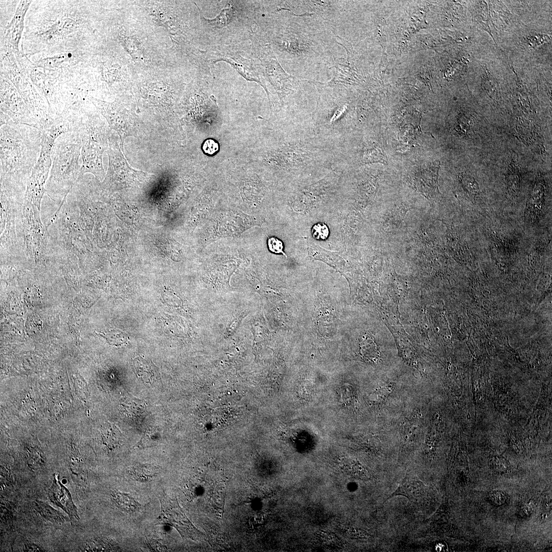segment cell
<instances>
[{
    "label": "cell",
    "mask_w": 552,
    "mask_h": 552,
    "mask_svg": "<svg viewBox=\"0 0 552 552\" xmlns=\"http://www.w3.org/2000/svg\"><path fill=\"white\" fill-rule=\"evenodd\" d=\"M427 487L416 476L407 475L402 480L397 489L388 499L396 495L404 496L410 500H417L424 496Z\"/></svg>",
    "instance_id": "30bf717a"
},
{
    "label": "cell",
    "mask_w": 552,
    "mask_h": 552,
    "mask_svg": "<svg viewBox=\"0 0 552 552\" xmlns=\"http://www.w3.org/2000/svg\"><path fill=\"white\" fill-rule=\"evenodd\" d=\"M505 497L503 492L500 491H493L490 494L491 499L498 504H501L504 502L505 500Z\"/></svg>",
    "instance_id": "484cf974"
},
{
    "label": "cell",
    "mask_w": 552,
    "mask_h": 552,
    "mask_svg": "<svg viewBox=\"0 0 552 552\" xmlns=\"http://www.w3.org/2000/svg\"><path fill=\"white\" fill-rule=\"evenodd\" d=\"M156 470L154 467L149 465L136 466L133 470L134 477L137 479L146 480L155 475Z\"/></svg>",
    "instance_id": "d6986e66"
},
{
    "label": "cell",
    "mask_w": 552,
    "mask_h": 552,
    "mask_svg": "<svg viewBox=\"0 0 552 552\" xmlns=\"http://www.w3.org/2000/svg\"><path fill=\"white\" fill-rule=\"evenodd\" d=\"M109 544L106 543L102 540L93 541L89 542L85 546V551H106L111 549L109 547L110 546H108Z\"/></svg>",
    "instance_id": "603a6c76"
},
{
    "label": "cell",
    "mask_w": 552,
    "mask_h": 552,
    "mask_svg": "<svg viewBox=\"0 0 552 552\" xmlns=\"http://www.w3.org/2000/svg\"><path fill=\"white\" fill-rule=\"evenodd\" d=\"M202 149L204 153L212 155L218 151L219 145L214 140L208 139L203 143Z\"/></svg>",
    "instance_id": "d4e9b609"
},
{
    "label": "cell",
    "mask_w": 552,
    "mask_h": 552,
    "mask_svg": "<svg viewBox=\"0 0 552 552\" xmlns=\"http://www.w3.org/2000/svg\"><path fill=\"white\" fill-rule=\"evenodd\" d=\"M25 551H42L43 548L40 546L32 543H27L25 545Z\"/></svg>",
    "instance_id": "4316f807"
},
{
    "label": "cell",
    "mask_w": 552,
    "mask_h": 552,
    "mask_svg": "<svg viewBox=\"0 0 552 552\" xmlns=\"http://www.w3.org/2000/svg\"><path fill=\"white\" fill-rule=\"evenodd\" d=\"M267 246L269 250L274 254H283L287 257L284 251V245L281 240L275 237H269L267 241Z\"/></svg>",
    "instance_id": "7402d4cb"
},
{
    "label": "cell",
    "mask_w": 552,
    "mask_h": 552,
    "mask_svg": "<svg viewBox=\"0 0 552 552\" xmlns=\"http://www.w3.org/2000/svg\"><path fill=\"white\" fill-rule=\"evenodd\" d=\"M31 2H20L13 17L6 30L4 38L5 45L16 51L18 50V43L24 28V17Z\"/></svg>",
    "instance_id": "ba28073f"
},
{
    "label": "cell",
    "mask_w": 552,
    "mask_h": 552,
    "mask_svg": "<svg viewBox=\"0 0 552 552\" xmlns=\"http://www.w3.org/2000/svg\"><path fill=\"white\" fill-rule=\"evenodd\" d=\"M95 119L83 114L77 131L79 133L82 147L80 176L88 172L99 175L102 172L101 153L103 146V131Z\"/></svg>",
    "instance_id": "277c9868"
},
{
    "label": "cell",
    "mask_w": 552,
    "mask_h": 552,
    "mask_svg": "<svg viewBox=\"0 0 552 552\" xmlns=\"http://www.w3.org/2000/svg\"><path fill=\"white\" fill-rule=\"evenodd\" d=\"M319 88L316 106L311 114L312 123L321 134L338 140L349 134L350 104L339 86L326 85Z\"/></svg>",
    "instance_id": "3957f363"
},
{
    "label": "cell",
    "mask_w": 552,
    "mask_h": 552,
    "mask_svg": "<svg viewBox=\"0 0 552 552\" xmlns=\"http://www.w3.org/2000/svg\"><path fill=\"white\" fill-rule=\"evenodd\" d=\"M521 178L518 165L513 158L508 167L507 185L509 193L512 196L518 194L520 187Z\"/></svg>",
    "instance_id": "2e32d148"
},
{
    "label": "cell",
    "mask_w": 552,
    "mask_h": 552,
    "mask_svg": "<svg viewBox=\"0 0 552 552\" xmlns=\"http://www.w3.org/2000/svg\"><path fill=\"white\" fill-rule=\"evenodd\" d=\"M42 134L25 124L1 126V182L26 190L40 154Z\"/></svg>",
    "instance_id": "6da1fadb"
},
{
    "label": "cell",
    "mask_w": 552,
    "mask_h": 552,
    "mask_svg": "<svg viewBox=\"0 0 552 552\" xmlns=\"http://www.w3.org/2000/svg\"><path fill=\"white\" fill-rule=\"evenodd\" d=\"M48 495L52 502L62 508L70 516L78 518L77 509L69 491L58 480L56 474L54 475L53 483L49 490Z\"/></svg>",
    "instance_id": "9c48e42d"
},
{
    "label": "cell",
    "mask_w": 552,
    "mask_h": 552,
    "mask_svg": "<svg viewBox=\"0 0 552 552\" xmlns=\"http://www.w3.org/2000/svg\"><path fill=\"white\" fill-rule=\"evenodd\" d=\"M311 234L315 239L325 240L328 238L329 235V229L325 223L319 222L315 224L312 226Z\"/></svg>",
    "instance_id": "ffe728a7"
},
{
    "label": "cell",
    "mask_w": 552,
    "mask_h": 552,
    "mask_svg": "<svg viewBox=\"0 0 552 552\" xmlns=\"http://www.w3.org/2000/svg\"><path fill=\"white\" fill-rule=\"evenodd\" d=\"M121 434L118 430L108 431L103 433V440L105 444L108 446H114L118 444Z\"/></svg>",
    "instance_id": "cb8c5ba5"
},
{
    "label": "cell",
    "mask_w": 552,
    "mask_h": 552,
    "mask_svg": "<svg viewBox=\"0 0 552 552\" xmlns=\"http://www.w3.org/2000/svg\"><path fill=\"white\" fill-rule=\"evenodd\" d=\"M33 507L43 518L50 522L60 523L66 520L64 515L44 502L35 501Z\"/></svg>",
    "instance_id": "9a60e30c"
},
{
    "label": "cell",
    "mask_w": 552,
    "mask_h": 552,
    "mask_svg": "<svg viewBox=\"0 0 552 552\" xmlns=\"http://www.w3.org/2000/svg\"><path fill=\"white\" fill-rule=\"evenodd\" d=\"M134 367L138 377L147 384H152L155 377L154 366L141 357L134 359Z\"/></svg>",
    "instance_id": "5bb4252c"
},
{
    "label": "cell",
    "mask_w": 552,
    "mask_h": 552,
    "mask_svg": "<svg viewBox=\"0 0 552 552\" xmlns=\"http://www.w3.org/2000/svg\"><path fill=\"white\" fill-rule=\"evenodd\" d=\"M111 494L114 502L122 510L133 512L136 510L140 506V504L129 494L113 491Z\"/></svg>",
    "instance_id": "e0dca14e"
},
{
    "label": "cell",
    "mask_w": 552,
    "mask_h": 552,
    "mask_svg": "<svg viewBox=\"0 0 552 552\" xmlns=\"http://www.w3.org/2000/svg\"><path fill=\"white\" fill-rule=\"evenodd\" d=\"M360 354L366 361L375 363L380 359V351L373 337L369 333L365 334L359 343Z\"/></svg>",
    "instance_id": "7c38bea8"
},
{
    "label": "cell",
    "mask_w": 552,
    "mask_h": 552,
    "mask_svg": "<svg viewBox=\"0 0 552 552\" xmlns=\"http://www.w3.org/2000/svg\"><path fill=\"white\" fill-rule=\"evenodd\" d=\"M545 194L543 185L540 182L535 183L529 197L526 206V216L530 222H534L541 211Z\"/></svg>",
    "instance_id": "8fae6325"
},
{
    "label": "cell",
    "mask_w": 552,
    "mask_h": 552,
    "mask_svg": "<svg viewBox=\"0 0 552 552\" xmlns=\"http://www.w3.org/2000/svg\"><path fill=\"white\" fill-rule=\"evenodd\" d=\"M81 140L78 131L60 135L51 152L45 193L61 206L80 176Z\"/></svg>",
    "instance_id": "7a4b0ae2"
},
{
    "label": "cell",
    "mask_w": 552,
    "mask_h": 552,
    "mask_svg": "<svg viewBox=\"0 0 552 552\" xmlns=\"http://www.w3.org/2000/svg\"><path fill=\"white\" fill-rule=\"evenodd\" d=\"M43 459L38 450L31 448L28 452V464L32 469H37L42 466Z\"/></svg>",
    "instance_id": "44dd1931"
},
{
    "label": "cell",
    "mask_w": 552,
    "mask_h": 552,
    "mask_svg": "<svg viewBox=\"0 0 552 552\" xmlns=\"http://www.w3.org/2000/svg\"><path fill=\"white\" fill-rule=\"evenodd\" d=\"M515 129L518 136L526 143H531L534 136V126L530 121L519 118L515 123Z\"/></svg>",
    "instance_id": "ac0fdd59"
},
{
    "label": "cell",
    "mask_w": 552,
    "mask_h": 552,
    "mask_svg": "<svg viewBox=\"0 0 552 552\" xmlns=\"http://www.w3.org/2000/svg\"><path fill=\"white\" fill-rule=\"evenodd\" d=\"M52 150L41 147L39 157L27 183L24 203L39 210L45 193V186L51 170Z\"/></svg>",
    "instance_id": "8992f818"
},
{
    "label": "cell",
    "mask_w": 552,
    "mask_h": 552,
    "mask_svg": "<svg viewBox=\"0 0 552 552\" xmlns=\"http://www.w3.org/2000/svg\"><path fill=\"white\" fill-rule=\"evenodd\" d=\"M1 126L25 124L40 130L19 92L7 85L1 86Z\"/></svg>",
    "instance_id": "5b68a950"
},
{
    "label": "cell",
    "mask_w": 552,
    "mask_h": 552,
    "mask_svg": "<svg viewBox=\"0 0 552 552\" xmlns=\"http://www.w3.org/2000/svg\"><path fill=\"white\" fill-rule=\"evenodd\" d=\"M308 252L311 258L323 261L332 266H336L343 261L336 252L326 250L316 244H309Z\"/></svg>",
    "instance_id": "4fadbf2b"
},
{
    "label": "cell",
    "mask_w": 552,
    "mask_h": 552,
    "mask_svg": "<svg viewBox=\"0 0 552 552\" xmlns=\"http://www.w3.org/2000/svg\"><path fill=\"white\" fill-rule=\"evenodd\" d=\"M439 168V162L415 166L409 174V182L423 194L426 196H431L438 192V177Z\"/></svg>",
    "instance_id": "52a82bcc"
}]
</instances>
